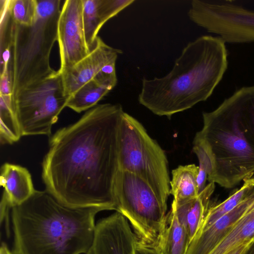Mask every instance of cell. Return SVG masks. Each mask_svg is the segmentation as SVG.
<instances>
[{
    "mask_svg": "<svg viewBox=\"0 0 254 254\" xmlns=\"http://www.w3.org/2000/svg\"><path fill=\"white\" fill-rule=\"evenodd\" d=\"M124 112L119 104H97L51 137L42 176L46 190L61 202L117 211L114 185Z\"/></svg>",
    "mask_w": 254,
    "mask_h": 254,
    "instance_id": "cell-1",
    "label": "cell"
},
{
    "mask_svg": "<svg viewBox=\"0 0 254 254\" xmlns=\"http://www.w3.org/2000/svg\"><path fill=\"white\" fill-rule=\"evenodd\" d=\"M103 209L71 207L47 190H35L12 208L14 254H87L94 237L95 217Z\"/></svg>",
    "mask_w": 254,
    "mask_h": 254,
    "instance_id": "cell-2",
    "label": "cell"
},
{
    "mask_svg": "<svg viewBox=\"0 0 254 254\" xmlns=\"http://www.w3.org/2000/svg\"><path fill=\"white\" fill-rule=\"evenodd\" d=\"M228 64L225 42L218 36H200L183 49L168 73L142 79L138 102L156 115L170 117L206 101Z\"/></svg>",
    "mask_w": 254,
    "mask_h": 254,
    "instance_id": "cell-3",
    "label": "cell"
},
{
    "mask_svg": "<svg viewBox=\"0 0 254 254\" xmlns=\"http://www.w3.org/2000/svg\"><path fill=\"white\" fill-rule=\"evenodd\" d=\"M194 139L208 154L209 182L232 188L254 176V85L241 87L214 110L202 114Z\"/></svg>",
    "mask_w": 254,
    "mask_h": 254,
    "instance_id": "cell-4",
    "label": "cell"
},
{
    "mask_svg": "<svg viewBox=\"0 0 254 254\" xmlns=\"http://www.w3.org/2000/svg\"><path fill=\"white\" fill-rule=\"evenodd\" d=\"M7 1H0V64H7L12 100L57 73L50 57L62 7L61 0H36L34 19L24 25L12 20Z\"/></svg>",
    "mask_w": 254,
    "mask_h": 254,
    "instance_id": "cell-5",
    "label": "cell"
},
{
    "mask_svg": "<svg viewBox=\"0 0 254 254\" xmlns=\"http://www.w3.org/2000/svg\"><path fill=\"white\" fill-rule=\"evenodd\" d=\"M119 170L144 180L167 204L171 180L165 152L142 124L125 112L119 127Z\"/></svg>",
    "mask_w": 254,
    "mask_h": 254,
    "instance_id": "cell-6",
    "label": "cell"
},
{
    "mask_svg": "<svg viewBox=\"0 0 254 254\" xmlns=\"http://www.w3.org/2000/svg\"><path fill=\"white\" fill-rule=\"evenodd\" d=\"M117 212L126 217L138 240L159 247L167 225V205L138 176L119 170L114 185Z\"/></svg>",
    "mask_w": 254,
    "mask_h": 254,
    "instance_id": "cell-7",
    "label": "cell"
},
{
    "mask_svg": "<svg viewBox=\"0 0 254 254\" xmlns=\"http://www.w3.org/2000/svg\"><path fill=\"white\" fill-rule=\"evenodd\" d=\"M67 100L58 71L53 76L18 93L11 105L22 136H50Z\"/></svg>",
    "mask_w": 254,
    "mask_h": 254,
    "instance_id": "cell-8",
    "label": "cell"
},
{
    "mask_svg": "<svg viewBox=\"0 0 254 254\" xmlns=\"http://www.w3.org/2000/svg\"><path fill=\"white\" fill-rule=\"evenodd\" d=\"M188 14L194 24L225 43L254 42V11L231 1L193 0Z\"/></svg>",
    "mask_w": 254,
    "mask_h": 254,
    "instance_id": "cell-9",
    "label": "cell"
},
{
    "mask_svg": "<svg viewBox=\"0 0 254 254\" xmlns=\"http://www.w3.org/2000/svg\"><path fill=\"white\" fill-rule=\"evenodd\" d=\"M61 72L74 65L91 51L85 39L82 0H66L62 6L57 24Z\"/></svg>",
    "mask_w": 254,
    "mask_h": 254,
    "instance_id": "cell-10",
    "label": "cell"
},
{
    "mask_svg": "<svg viewBox=\"0 0 254 254\" xmlns=\"http://www.w3.org/2000/svg\"><path fill=\"white\" fill-rule=\"evenodd\" d=\"M121 50L106 44L97 38L89 53L82 60L61 72L64 94L68 99L83 85L94 78L101 69L110 62L117 60Z\"/></svg>",
    "mask_w": 254,
    "mask_h": 254,
    "instance_id": "cell-11",
    "label": "cell"
},
{
    "mask_svg": "<svg viewBox=\"0 0 254 254\" xmlns=\"http://www.w3.org/2000/svg\"><path fill=\"white\" fill-rule=\"evenodd\" d=\"M254 202V192L213 224L199 230L190 242L187 254H209Z\"/></svg>",
    "mask_w": 254,
    "mask_h": 254,
    "instance_id": "cell-12",
    "label": "cell"
},
{
    "mask_svg": "<svg viewBox=\"0 0 254 254\" xmlns=\"http://www.w3.org/2000/svg\"><path fill=\"white\" fill-rule=\"evenodd\" d=\"M0 184L3 188L2 194L11 208L27 200L36 190L28 170L9 163H4L1 167Z\"/></svg>",
    "mask_w": 254,
    "mask_h": 254,
    "instance_id": "cell-13",
    "label": "cell"
},
{
    "mask_svg": "<svg viewBox=\"0 0 254 254\" xmlns=\"http://www.w3.org/2000/svg\"><path fill=\"white\" fill-rule=\"evenodd\" d=\"M214 189L215 183L209 182L195 198L181 204L173 200L171 209L186 229L190 242L200 228Z\"/></svg>",
    "mask_w": 254,
    "mask_h": 254,
    "instance_id": "cell-14",
    "label": "cell"
},
{
    "mask_svg": "<svg viewBox=\"0 0 254 254\" xmlns=\"http://www.w3.org/2000/svg\"><path fill=\"white\" fill-rule=\"evenodd\" d=\"M254 241V202L234 224L209 254H227L240 246Z\"/></svg>",
    "mask_w": 254,
    "mask_h": 254,
    "instance_id": "cell-15",
    "label": "cell"
},
{
    "mask_svg": "<svg viewBox=\"0 0 254 254\" xmlns=\"http://www.w3.org/2000/svg\"><path fill=\"white\" fill-rule=\"evenodd\" d=\"M198 166L195 164L179 166L172 170L170 193L173 200L181 204L195 198L199 194L197 182Z\"/></svg>",
    "mask_w": 254,
    "mask_h": 254,
    "instance_id": "cell-16",
    "label": "cell"
},
{
    "mask_svg": "<svg viewBox=\"0 0 254 254\" xmlns=\"http://www.w3.org/2000/svg\"><path fill=\"white\" fill-rule=\"evenodd\" d=\"M190 242L186 229L171 208L159 246L162 254H187Z\"/></svg>",
    "mask_w": 254,
    "mask_h": 254,
    "instance_id": "cell-17",
    "label": "cell"
},
{
    "mask_svg": "<svg viewBox=\"0 0 254 254\" xmlns=\"http://www.w3.org/2000/svg\"><path fill=\"white\" fill-rule=\"evenodd\" d=\"M110 91L93 78L67 99L66 107L78 113L88 110L97 105Z\"/></svg>",
    "mask_w": 254,
    "mask_h": 254,
    "instance_id": "cell-18",
    "label": "cell"
},
{
    "mask_svg": "<svg viewBox=\"0 0 254 254\" xmlns=\"http://www.w3.org/2000/svg\"><path fill=\"white\" fill-rule=\"evenodd\" d=\"M254 192V179L251 178L244 180L243 186L226 199L216 205L209 207L199 230L204 229L213 224L222 216L233 209Z\"/></svg>",
    "mask_w": 254,
    "mask_h": 254,
    "instance_id": "cell-19",
    "label": "cell"
},
{
    "mask_svg": "<svg viewBox=\"0 0 254 254\" xmlns=\"http://www.w3.org/2000/svg\"><path fill=\"white\" fill-rule=\"evenodd\" d=\"M0 141L12 144L22 136L11 105V97L0 95Z\"/></svg>",
    "mask_w": 254,
    "mask_h": 254,
    "instance_id": "cell-20",
    "label": "cell"
},
{
    "mask_svg": "<svg viewBox=\"0 0 254 254\" xmlns=\"http://www.w3.org/2000/svg\"><path fill=\"white\" fill-rule=\"evenodd\" d=\"M99 0H82V21L85 41L91 51L98 33L105 23L100 9Z\"/></svg>",
    "mask_w": 254,
    "mask_h": 254,
    "instance_id": "cell-21",
    "label": "cell"
},
{
    "mask_svg": "<svg viewBox=\"0 0 254 254\" xmlns=\"http://www.w3.org/2000/svg\"><path fill=\"white\" fill-rule=\"evenodd\" d=\"M8 8L12 20L21 24H31L36 12V0H8Z\"/></svg>",
    "mask_w": 254,
    "mask_h": 254,
    "instance_id": "cell-22",
    "label": "cell"
},
{
    "mask_svg": "<svg viewBox=\"0 0 254 254\" xmlns=\"http://www.w3.org/2000/svg\"><path fill=\"white\" fill-rule=\"evenodd\" d=\"M192 150L196 155L198 162V173L197 182L199 193L205 187L207 177L212 171V164L210 158L205 148L197 141L193 140Z\"/></svg>",
    "mask_w": 254,
    "mask_h": 254,
    "instance_id": "cell-23",
    "label": "cell"
},
{
    "mask_svg": "<svg viewBox=\"0 0 254 254\" xmlns=\"http://www.w3.org/2000/svg\"><path fill=\"white\" fill-rule=\"evenodd\" d=\"M134 1V0H99V9L104 21L106 23Z\"/></svg>",
    "mask_w": 254,
    "mask_h": 254,
    "instance_id": "cell-24",
    "label": "cell"
},
{
    "mask_svg": "<svg viewBox=\"0 0 254 254\" xmlns=\"http://www.w3.org/2000/svg\"><path fill=\"white\" fill-rule=\"evenodd\" d=\"M116 61H113L106 64L94 78L110 90H112L117 83L115 68Z\"/></svg>",
    "mask_w": 254,
    "mask_h": 254,
    "instance_id": "cell-25",
    "label": "cell"
},
{
    "mask_svg": "<svg viewBox=\"0 0 254 254\" xmlns=\"http://www.w3.org/2000/svg\"><path fill=\"white\" fill-rule=\"evenodd\" d=\"M134 251V254H162L159 247L143 243L138 239L135 243Z\"/></svg>",
    "mask_w": 254,
    "mask_h": 254,
    "instance_id": "cell-26",
    "label": "cell"
},
{
    "mask_svg": "<svg viewBox=\"0 0 254 254\" xmlns=\"http://www.w3.org/2000/svg\"><path fill=\"white\" fill-rule=\"evenodd\" d=\"M254 242V241L244 244L236 248L227 254H244Z\"/></svg>",
    "mask_w": 254,
    "mask_h": 254,
    "instance_id": "cell-27",
    "label": "cell"
},
{
    "mask_svg": "<svg viewBox=\"0 0 254 254\" xmlns=\"http://www.w3.org/2000/svg\"><path fill=\"white\" fill-rule=\"evenodd\" d=\"M0 254H14L9 250L7 245L2 242L0 248Z\"/></svg>",
    "mask_w": 254,
    "mask_h": 254,
    "instance_id": "cell-28",
    "label": "cell"
},
{
    "mask_svg": "<svg viewBox=\"0 0 254 254\" xmlns=\"http://www.w3.org/2000/svg\"><path fill=\"white\" fill-rule=\"evenodd\" d=\"M244 254H254V242Z\"/></svg>",
    "mask_w": 254,
    "mask_h": 254,
    "instance_id": "cell-29",
    "label": "cell"
},
{
    "mask_svg": "<svg viewBox=\"0 0 254 254\" xmlns=\"http://www.w3.org/2000/svg\"><path fill=\"white\" fill-rule=\"evenodd\" d=\"M253 178V179H254V176L253 177V178Z\"/></svg>",
    "mask_w": 254,
    "mask_h": 254,
    "instance_id": "cell-30",
    "label": "cell"
}]
</instances>
